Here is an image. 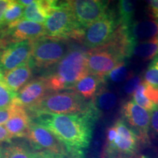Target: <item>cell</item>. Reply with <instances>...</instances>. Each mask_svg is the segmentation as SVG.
I'll return each mask as SVG.
<instances>
[{
    "instance_id": "obj_37",
    "label": "cell",
    "mask_w": 158,
    "mask_h": 158,
    "mask_svg": "<svg viewBox=\"0 0 158 158\" xmlns=\"http://www.w3.org/2000/svg\"><path fill=\"white\" fill-rule=\"evenodd\" d=\"M0 158H5L3 155V152H2V148L0 147Z\"/></svg>"
},
{
    "instance_id": "obj_40",
    "label": "cell",
    "mask_w": 158,
    "mask_h": 158,
    "mask_svg": "<svg viewBox=\"0 0 158 158\" xmlns=\"http://www.w3.org/2000/svg\"><path fill=\"white\" fill-rule=\"evenodd\" d=\"M142 158H144V157H142Z\"/></svg>"
},
{
    "instance_id": "obj_33",
    "label": "cell",
    "mask_w": 158,
    "mask_h": 158,
    "mask_svg": "<svg viewBox=\"0 0 158 158\" xmlns=\"http://www.w3.org/2000/svg\"><path fill=\"white\" fill-rule=\"evenodd\" d=\"M12 138H13L8 133L7 129L3 126L0 125V143H2V142L8 143V142L11 141Z\"/></svg>"
},
{
    "instance_id": "obj_21",
    "label": "cell",
    "mask_w": 158,
    "mask_h": 158,
    "mask_svg": "<svg viewBox=\"0 0 158 158\" xmlns=\"http://www.w3.org/2000/svg\"><path fill=\"white\" fill-rule=\"evenodd\" d=\"M132 54L144 61L154 59L158 54V37L137 43L134 46Z\"/></svg>"
},
{
    "instance_id": "obj_20",
    "label": "cell",
    "mask_w": 158,
    "mask_h": 158,
    "mask_svg": "<svg viewBox=\"0 0 158 158\" xmlns=\"http://www.w3.org/2000/svg\"><path fill=\"white\" fill-rule=\"evenodd\" d=\"M2 152L5 158H35L38 153L23 142L11 141L2 148Z\"/></svg>"
},
{
    "instance_id": "obj_12",
    "label": "cell",
    "mask_w": 158,
    "mask_h": 158,
    "mask_svg": "<svg viewBox=\"0 0 158 158\" xmlns=\"http://www.w3.org/2000/svg\"><path fill=\"white\" fill-rule=\"evenodd\" d=\"M26 138L28 139L31 147L35 150L68 155L64 146L54 134L32 121Z\"/></svg>"
},
{
    "instance_id": "obj_38",
    "label": "cell",
    "mask_w": 158,
    "mask_h": 158,
    "mask_svg": "<svg viewBox=\"0 0 158 158\" xmlns=\"http://www.w3.org/2000/svg\"><path fill=\"white\" fill-rule=\"evenodd\" d=\"M133 157H123V156H118L117 158H133ZM139 158H142V157H139Z\"/></svg>"
},
{
    "instance_id": "obj_7",
    "label": "cell",
    "mask_w": 158,
    "mask_h": 158,
    "mask_svg": "<svg viewBox=\"0 0 158 158\" xmlns=\"http://www.w3.org/2000/svg\"><path fill=\"white\" fill-rule=\"evenodd\" d=\"M124 59L107 44L87 52L89 73L105 78Z\"/></svg>"
},
{
    "instance_id": "obj_31",
    "label": "cell",
    "mask_w": 158,
    "mask_h": 158,
    "mask_svg": "<svg viewBox=\"0 0 158 158\" xmlns=\"http://www.w3.org/2000/svg\"><path fill=\"white\" fill-rule=\"evenodd\" d=\"M148 10L150 16L153 19L158 20V0H151L148 2Z\"/></svg>"
},
{
    "instance_id": "obj_17",
    "label": "cell",
    "mask_w": 158,
    "mask_h": 158,
    "mask_svg": "<svg viewBox=\"0 0 158 158\" xmlns=\"http://www.w3.org/2000/svg\"><path fill=\"white\" fill-rule=\"evenodd\" d=\"M32 76V66L30 62L3 74L5 81L13 92L17 93L28 84Z\"/></svg>"
},
{
    "instance_id": "obj_26",
    "label": "cell",
    "mask_w": 158,
    "mask_h": 158,
    "mask_svg": "<svg viewBox=\"0 0 158 158\" xmlns=\"http://www.w3.org/2000/svg\"><path fill=\"white\" fill-rule=\"evenodd\" d=\"M129 73L127 68H126V65L124 62L120 63L117 66H116L108 74V77L112 81L115 83H120L128 79L131 77Z\"/></svg>"
},
{
    "instance_id": "obj_18",
    "label": "cell",
    "mask_w": 158,
    "mask_h": 158,
    "mask_svg": "<svg viewBox=\"0 0 158 158\" xmlns=\"http://www.w3.org/2000/svg\"><path fill=\"white\" fill-rule=\"evenodd\" d=\"M104 79L89 73L77 83L73 90L85 100L92 99L102 86Z\"/></svg>"
},
{
    "instance_id": "obj_32",
    "label": "cell",
    "mask_w": 158,
    "mask_h": 158,
    "mask_svg": "<svg viewBox=\"0 0 158 158\" xmlns=\"http://www.w3.org/2000/svg\"><path fill=\"white\" fill-rule=\"evenodd\" d=\"M35 158H70L68 155H62L50 152H38Z\"/></svg>"
},
{
    "instance_id": "obj_2",
    "label": "cell",
    "mask_w": 158,
    "mask_h": 158,
    "mask_svg": "<svg viewBox=\"0 0 158 158\" xmlns=\"http://www.w3.org/2000/svg\"><path fill=\"white\" fill-rule=\"evenodd\" d=\"M88 74L87 52L74 47L42 78L52 92L73 90L77 83Z\"/></svg>"
},
{
    "instance_id": "obj_23",
    "label": "cell",
    "mask_w": 158,
    "mask_h": 158,
    "mask_svg": "<svg viewBox=\"0 0 158 158\" xmlns=\"http://www.w3.org/2000/svg\"><path fill=\"white\" fill-rule=\"evenodd\" d=\"M118 23L122 27L128 28L133 22L135 7L129 0H120L118 3Z\"/></svg>"
},
{
    "instance_id": "obj_39",
    "label": "cell",
    "mask_w": 158,
    "mask_h": 158,
    "mask_svg": "<svg viewBox=\"0 0 158 158\" xmlns=\"http://www.w3.org/2000/svg\"><path fill=\"white\" fill-rule=\"evenodd\" d=\"M3 45H4V44H3V43H2V41H1V40H0V48H2V46H3ZM0 73H2V72H1V70H0Z\"/></svg>"
},
{
    "instance_id": "obj_1",
    "label": "cell",
    "mask_w": 158,
    "mask_h": 158,
    "mask_svg": "<svg viewBox=\"0 0 158 158\" xmlns=\"http://www.w3.org/2000/svg\"><path fill=\"white\" fill-rule=\"evenodd\" d=\"M91 102V101H90ZM100 113L91 102L87 111L76 114H40L31 121L53 133L64 146L68 155L84 152L92 139L95 122Z\"/></svg>"
},
{
    "instance_id": "obj_28",
    "label": "cell",
    "mask_w": 158,
    "mask_h": 158,
    "mask_svg": "<svg viewBox=\"0 0 158 158\" xmlns=\"http://www.w3.org/2000/svg\"><path fill=\"white\" fill-rule=\"evenodd\" d=\"M141 82V78L140 76H135L130 77L124 86V92L128 95H132L140 86Z\"/></svg>"
},
{
    "instance_id": "obj_11",
    "label": "cell",
    "mask_w": 158,
    "mask_h": 158,
    "mask_svg": "<svg viewBox=\"0 0 158 158\" xmlns=\"http://www.w3.org/2000/svg\"><path fill=\"white\" fill-rule=\"evenodd\" d=\"M1 33L2 37L0 40H5V45L7 40L9 43H12L24 40L33 41L46 36L43 24L23 19L7 26Z\"/></svg>"
},
{
    "instance_id": "obj_16",
    "label": "cell",
    "mask_w": 158,
    "mask_h": 158,
    "mask_svg": "<svg viewBox=\"0 0 158 158\" xmlns=\"http://www.w3.org/2000/svg\"><path fill=\"white\" fill-rule=\"evenodd\" d=\"M56 2L52 0L34 1L24 8L22 19L43 24L54 11Z\"/></svg>"
},
{
    "instance_id": "obj_8",
    "label": "cell",
    "mask_w": 158,
    "mask_h": 158,
    "mask_svg": "<svg viewBox=\"0 0 158 158\" xmlns=\"http://www.w3.org/2000/svg\"><path fill=\"white\" fill-rule=\"evenodd\" d=\"M32 41L7 43L0 48V70L2 73L13 70L30 61Z\"/></svg>"
},
{
    "instance_id": "obj_27",
    "label": "cell",
    "mask_w": 158,
    "mask_h": 158,
    "mask_svg": "<svg viewBox=\"0 0 158 158\" xmlns=\"http://www.w3.org/2000/svg\"><path fill=\"white\" fill-rule=\"evenodd\" d=\"M143 94L150 102L158 106V88L143 81Z\"/></svg>"
},
{
    "instance_id": "obj_29",
    "label": "cell",
    "mask_w": 158,
    "mask_h": 158,
    "mask_svg": "<svg viewBox=\"0 0 158 158\" xmlns=\"http://www.w3.org/2000/svg\"><path fill=\"white\" fill-rule=\"evenodd\" d=\"M150 127L152 130L153 133L158 135V106L152 111L150 116Z\"/></svg>"
},
{
    "instance_id": "obj_25",
    "label": "cell",
    "mask_w": 158,
    "mask_h": 158,
    "mask_svg": "<svg viewBox=\"0 0 158 158\" xmlns=\"http://www.w3.org/2000/svg\"><path fill=\"white\" fill-rule=\"evenodd\" d=\"M133 102L138 104V106H141L147 111H153L157 107L155 104L150 102L148 99L144 96L143 94V82L140 84L135 92H134L133 94Z\"/></svg>"
},
{
    "instance_id": "obj_24",
    "label": "cell",
    "mask_w": 158,
    "mask_h": 158,
    "mask_svg": "<svg viewBox=\"0 0 158 158\" xmlns=\"http://www.w3.org/2000/svg\"><path fill=\"white\" fill-rule=\"evenodd\" d=\"M16 93L8 87L5 81L3 74L0 73V108L10 107L14 102Z\"/></svg>"
},
{
    "instance_id": "obj_35",
    "label": "cell",
    "mask_w": 158,
    "mask_h": 158,
    "mask_svg": "<svg viewBox=\"0 0 158 158\" xmlns=\"http://www.w3.org/2000/svg\"><path fill=\"white\" fill-rule=\"evenodd\" d=\"M21 4V5H23V7H26L27 6L30 5L31 3H33V0H21V1H18Z\"/></svg>"
},
{
    "instance_id": "obj_30",
    "label": "cell",
    "mask_w": 158,
    "mask_h": 158,
    "mask_svg": "<svg viewBox=\"0 0 158 158\" xmlns=\"http://www.w3.org/2000/svg\"><path fill=\"white\" fill-rule=\"evenodd\" d=\"M13 112V104L10 107L0 108V125L5 124L12 115Z\"/></svg>"
},
{
    "instance_id": "obj_6",
    "label": "cell",
    "mask_w": 158,
    "mask_h": 158,
    "mask_svg": "<svg viewBox=\"0 0 158 158\" xmlns=\"http://www.w3.org/2000/svg\"><path fill=\"white\" fill-rule=\"evenodd\" d=\"M118 25V20L114 12L108 10L102 19L85 29L81 42L85 47L90 49L101 47L110 40Z\"/></svg>"
},
{
    "instance_id": "obj_36",
    "label": "cell",
    "mask_w": 158,
    "mask_h": 158,
    "mask_svg": "<svg viewBox=\"0 0 158 158\" xmlns=\"http://www.w3.org/2000/svg\"><path fill=\"white\" fill-rule=\"evenodd\" d=\"M152 158H158V149L155 150V155L152 156Z\"/></svg>"
},
{
    "instance_id": "obj_9",
    "label": "cell",
    "mask_w": 158,
    "mask_h": 158,
    "mask_svg": "<svg viewBox=\"0 0 158 158\" xmlns=\"http://www.w3.org/2000/svg\"><path fill=\"white\" fill-rule=\"evenodd\" d=\"M68 4L76 21L84 29L102 19L108 10L107 1L74 0L68 1Z\"/></svg>"
},
{
    "instance_id": "obj_14",
    "label": "cell",
    "mask_w": 158,
    "mask_h": 158,
    "mask_svg": "<svg viewBox=\"0 0 158 158\" xmlns=\"http://www.w3.org/2000/svg\"><path fill=\"white\" fill-rule=\"evenodd\" d=\"M31 123V118L27 109L15 102L13 103V112L5 128L13 138H26Z\"/></svg>"
},
{
    "instance_id": "obj_5",
    "label": "cell",
    "mask_w": 158,
    "mask_h": 158,
    "mask_svg": "<svg viewBox=\"0 0 158 158\" xmlns=\"http://www.w3.org/2000/svg\"><path fill=\"white\" fill-rule=\"evenodd\" d=\"M67 40L44 36L32 41L30 62L37 68H49L57 64L70 49Z\"/></svg>"
},
{
    "instance_id": "obj_3",
    "label": "cell",
    "mask_w": 158,
    "mask_h": 158,
    "mask_svg": "<svg viewBox=\"0 0 158 158\" xmlns=\"http://www.w3.org/2000/svg\"><path fill=\"white\" fill-rule=\"evenodd\" d=\"M91 102H86L84 98L74 90H64L49 92L42 100L27 110L37 114H76L87 111Z\"/></svg>"
},
{
    "instance_id": "obj_10",
    "label": "cell",
    "mask_w": 158,
    "mask_h": 158,
    "mask_svg": "<svg viewBox=\"0 0 158 158\" xmlns=\"http://www.w3.org/2000/svg\"><path fill=\"white\" fill-rule=\"evenodd\" d=\"M122 114L135 132L138 133L140 143L149 144V131L150 115L149 112L138 106L133 100L125 102L122 107Z\"/></svg>"
},
{
    "instance_id": "obj_19",
    "label": "cell",
    "mask_w": 158,
    "mask_h": 158,
    "mask_svg": "<svg viewBox=\"0 0 158 158\" xmlns=\"http://www.w3.org/2000/svg\"><path fill=\"white\" fill-rule=\"evenodd\" d=\"M95 109L100 111H107L115 108L117 103V97L110 91L106 89L103 86L100 87L95 96L91 100Z\"/></svg>"
},
{
    "instance_id": "obj_15",
    "label": "cell",
    "mask_w": 158,
    "mask_h": 158,
    "mask_svg": "<svg viewBox=\"0 0 158 158\" xmlns=\"http://www.w3.org/2000/svg\"><path fill=\"white\" fill-rule=\"evenodd\" d=\"M128 33L135 45L158 37V20L133 21L127 28Z\"/></svg>"
},
{
    "instance_id": "obj_4",
    "label": "cell",
    "mask_w": 158,
    "mask_h": 158,
    "mask_svg": "<svg viewBox=\"0 0 158 158\" xmlns=\"http://www.w3.org/2000/svg\"><path fill=\"white\" fill-rule=\"evenodd\" d=\"M43 26L46 36L64 40L81 41L85 31L76 21L68 1H56L55 9Z\"/></svg>"
},
{
    "instance_id": "obj_22",
    "label": "cell",
    "mask_w": 158,
    "mask_h": 158,
    "mask_svg": "<svg viewBox=\"0 0 158 158\" xmlns=\"http://www.w3.org/2000/svg\"><path fill=\"white\" fill-rule=\"evenodd\" d=\"M24 8L25 7L21 5L18 1H10V0L3 17V30L7 26L17 22L23 19Z\"/></svg>"
},
{
    "instance_id": "obj_34",
    "label": "cell",
    "mask_w": 158,
    "mask_h": 158,
    "mask_svg": "<svg viewBox=\"0 0 158 158\" xmlns=\"http://www.w3.org/2000/svg\"><path fill=\"white\" fill-rule=\"evenodd\" d=\"M8 2L9 1H7V0H0V32L3 30V17L4 14H5V10L7 8Z\"/></svg>"
},
{
    "instance_id": "obj_13",
    "label": "cell",
    "mask_w": 158,
    "mask_h": 158,
    "mask_svg": "<svg viewBox=\"0 0 158 158\" xmlns=\"http://www.w3.org/2000/svg\"><path fill=\"white\" fill-rule=\"evenodd\" d=\"M48 89L43 78L31 81L18 92L15 102L26 109L32 107L48 94Z\"/></svg>"
}]
</instances>
